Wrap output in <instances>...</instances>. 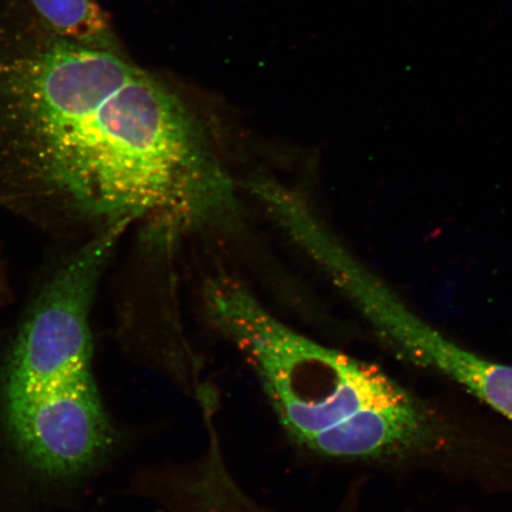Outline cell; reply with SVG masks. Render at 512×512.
Here are the masks:
<instances>
[{
    "label": "cell",
    "instance_id": "obj_1",
    "mask_svg": "<svg viewBox=\"0 0 512 512\" xmlns=\"http://www.w3.org/2000/svg\"><path fill=\"white\" fill-rule=\"evenodd\" d=\"M0 37V210L76 243L203 200L213 151L179 96L120 51Z\"/></svg>",
    "mask_w": 512,
    "mask_h": 512
},
{
    "label": "cell",
    "instance_id": "obj_2",
    "mask_svg": "<svg viewBox=\"0 0 512 512\" xmlns=\"http://www.w3.org/2000/svg\"><path fill=\"white\" fill-rule=\"evenodd\" d=\"M203 306L255 375L288 437L305 451L371 462L438 443L437 421L407 389L374 364L281 322L238 281L211 280Z\"/></svg>",
    "mask_w": 512,
    "mask_h": 512
},
{
    "label": "cell",
    "instance_id": "obj_3",
    "mask_svg": "<svg viewBox=\"0 0 512 512\" xmlns=\"http://www.w3.org/2000/svg\"><path fill=\"white\" fill-rule=\"evenodd\" d=\"M128 229L76 243L43 278L6 361L0 409L6 434L32 469L54 479L85 475L114 444L93 370L92 310Z\"/></svg>",
    "mask_w": 512,
    "mask_h": 512
},
{
    "label": "cell",
    "instance_id": "obj_4",
    "mask_svg": "<svg viewBox=\"0 0 512 512\" xmlns=\"http://www.w3.org/2000/svg\"><path fill=\"white\" fill-rule=\"evenodd\" d=\"M350 297L382 341L403 360L445 376L512 419V367L448 341L371 279L358 284Z\"/></svg>",
    "mask_w": 512,
    "mask_h": 512
},
{
    "label": "cell",
    "instance_id": "obj_5",
    "mask_svg": "<svg viewBox=\"0 0 512 512\" xmlns=\"http://www.w3.org/2000/svg\"><path fill=\"white\" fill-rule=\"evenodd\" d=\"M46 27L82 46L119 51L110 23L95 0H30Z\"/></svg>",
    "mask_w": 512,
    "mask_h": 512
}]
</instances>
